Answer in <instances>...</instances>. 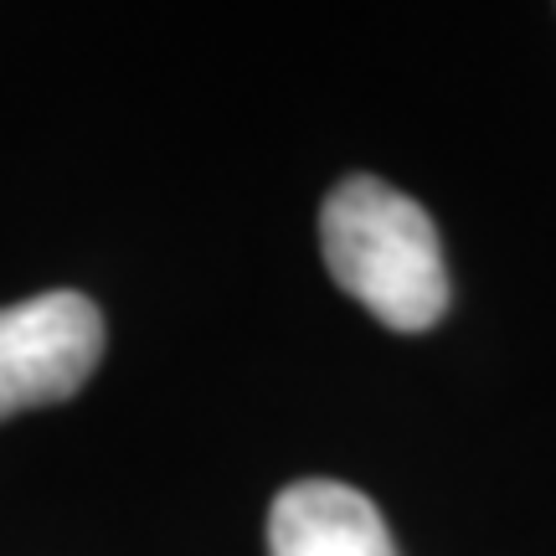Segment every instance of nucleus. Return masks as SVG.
Segmentation results:
<instances>
[{
  "instance_id": "2",
  "label": "nucleus",
  "mask_w": 556,
  "mask_h": 556,
  "mask_svg": "<svg viewBox=\"0 0 556 556\" xmlns=\"http://www.w3.org/2000/svg\"><path fill=\"white\" fill-rule=\"evenodd\" d=\"M103 356V315L73 289L21 299L0 309V422L67 402Z\"/></svg>"
},
{
  "instance_id": "1",
  "label": "nucleus",
  "mask_w": 556,
  "mask_h": 556,
  "mask_svg": "<svg viewBox=\"0 0 556 556\" xmlns=\"http://www.w3.org/2000/svg\"><path fill=\"white\" fill-rule=\"evenodd\" d=\"M336 283L392 330H428L448 309V268L433 217L377 176H345L319 212Z\"/></svg>"
},
{
  "instance_id": "3",
  "label": "nucleus",
  "mask_w": 556,
  "mask_h": 556,
  "mask_svg": "<svg viewBox=\"0 0 556 556\" xmlns=\"http://www.w3.org/2000/svg\"><path fill=\"white\" fill-rule=\"evenodd\" d=\"M274 556H397L392 531L371 500L336 479H299L268 516Z\"/></svg>"
}]
</instances>
